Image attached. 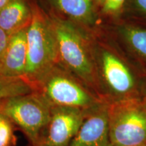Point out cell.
Returning <instances> with one entry per match:
<instances>
[{
    "label": "cell",
    "mask_w": 146,
    "mask_h": 146,
    "mask_svg": "<svg viewBox=\"0 0 146 146\" xmlns=\"http://www.w3.org/2000/svg\"><path fill=\"white\" fill-rule=\"evenodd\" d=\"M0 108L31 145L35 146L50 119L52 106L34 91L3 100Z\"/></svg>",
    "instance_id": "277c9868"
},
{
    "label": "cell",
    "mask_w": 146,
    "mask_h": 146,
    "mask_svg": "<svg viewBox=\"0 0 146 146\" xmlns=\"http://www.w3.org/2000/svg\"><path fill=\"white\" fill-rule=\"evenodd\" d=\"M64 13L77 21L89 23L94 18L92 0H54Z\"/></svg>",
    "instance_id": "7c38bea8"
},
{
    "label": "cell",
    "mask_w": 146,
    "mask_h": 146,
    "mask_svg": "<svg viewBox=\"0 0 146 146\" xmlns=\"http://www.w3.org/2000/svg\"><path fill=\"white\" fill-rule=\"evenodd\" d=\"M27 61V30L21 29L10 36L0 58V75L25 78Z\"/></svg>",
    "instance_id": "9c48e42d"
},
{
    "label": "cell",
    "mask_w": 146,
    "mask_h": 146,
    "mask_svg": "<svg viewBox=\"0 0 146 146\" xmlns=\"http://www.w3.org/2000/svg\"><path fill=\"white\" fill-rule=\"evenodd\" d=\"M126 0H106L103 3V11L106 14H114L121 9Z\"/></svg>",
    "instance_id": "9a60e30c"
},
{
    "label": "cell",
    "mask_w": 146,
    "mask_h": 146,
    "mask_svg": "<svg viewBox=\"0 0 146 146\" xmlns=\"http://www.w3.org/2000/svg\"><path fill=\"white\" fill-rule=\"evenodd\" d=\"M33 91H34L33 87L26 78L0 75V102L12 97Z\"/></svg>",
    "instance_id": "4fadbf2b"
},
{
    "label": "cell",
    "mask_w": 146,
    "mask_h": 146,
    "mask_svg": "<svg viewBox=\"0 0 146 146\" xmlns=\"http://www.w3.org/2000/svg\"><path fill=\"white\" fill-rule=\"evenodd\" d=\"M28 16V8L23 0H12L0 11V27L10 34L18 30Z\"/></svg>",
    "instance_id": "8fae6325"
},
{
    "label": "cell",
    "mask_w": 146,
    "mask_h": 146,
    "mask_svg": "<svg viewBox=\"0 0 146 146\" xmlns=\"http://www.w3.org/2000/svg\"><path fill=\"white\" fill-rule=\"evenodd\" d=\"M102 99L105 103L141 99L145 75L131 59L102 50L94 56Z\"/></svg>",
    "instance_id": "6da1fadb"
},
{
    "label": "cell",
    "mask_w": 146,
    "mask_h": 146,
    "mask_svg": "<svg viewBox=\"0 0 146 146\" xmlns=\"http://www.w3.org/2000/svg\"><path fill=\"white\" fill-rule=\"evenodd\" d=\"M53 66L33 84V89L52 106L90 110L105 103L67 70Z\"/></svg>",
    "instance_id": "7a4b0ae2"
},
{
    "label": "cell",
    "mask_w": 146,
    "mask_h": 146,
    "mask_svg": "<svg viewBox=\"0 0 146 146\" xmlns=\"http://www.w3.org/2000/svg\"><path fill=\"white\" fill-rule=\"evenodd\" d=\"M68 146H113L110 137L108 104L92 109Z\"/></svg>",
    "instance_id": "ba28073f"
},
{
    "label": "cell",
    "mask_w": 146,
    "mask_h": 146,
    "mask_svg": "<svg viewBox=\"0 0 146 146\" xmlns=\"http://www.w3.org/2000/svg\"><path fill=\"white\" fill-rule=\"evenodd\" d=\"M27 61L25 78L32 85L58 63L54 32L41 16L35 14L27 30Z\"/></svg>",
    "instance_id": "8992f818"
},
{
    "label": "cell",
    "mask_w": 146,
    "mask_h": 146,
    "mask_svg": "<svg viewBox=\"0 0 146 146\" xmlns=\"http://www.w3.org/2000/svg\"><path fill=\"white\" fill-rule=\"evenodd\" d=\"M98 1H99L100 3H102V4H103V3H104V1H106V0H98Z\"/></svg>",
    "instance_id": "ffe728a7"
},
{
    "label": "cell",
    "mask_w": 146,
    "mask_h": 146,
    "mask_svg": "<svg viewBox=\"0 0 146 146\" xmlns=\"http://www.w3.org/2000/svg\"><path fill=\"white\" fill-rule=\"evenodd\" d=\"M139 146H146V145H139Z\"/></svg>",
    "instance_id": "44dd1931"
},
{
    "label": "cell",
    "mask_w": 146,
    "mask_h": 146,
    "mask_svg": "<svg viewBox=\"0 0 146 146\" xmlns=\"http://www.w3.org/2000/svg\"><path fill=\"white\" fill-rule=\"evenodd\" d=\"M91 110L52 106L50 119L35 146H68Z\"/></svg>",
    "instance_id": "52a82bcc"
},
{
    "label": "cell",
    "mask_w": 146,
    "mask_h": 146,
    "mask_svg": "<svg viewBox=\"0 0 146 146\" xmlns=\"http://www.w3.org/2000/svg\"><path fill=\"white\" fill-rule=\"evenodd\" d=\"M52 31L57 44L58 63L102 100L94 55L69 25L56 21Z\"/></svg>",
    "instance_id": "3957f363"
},
{
    "label": "cell",
    "mask_w": 146,
    "mask_h": 146,
    "mask_svg": "<svg viewBox=\"0 0 146 146\" xmlns=\"http://www.w3.org/2000/svg\"><path fill=\"white\" fill-rule=\"evenodd\" d=\"M15 126L0 108V146H16Z\"/></svg>",
    "instance_id": "5bb4252c"
},
{
    "label": "cell",
    "mask_w": 146,
    "mask_h": 146,
    "mask_svg": "<svg viewBox=\"0 0 146 146\" xmlns=\"http://www.w3.org/2000/svg\"><path fill=\"white\" fill-rule=\"evenodd\" d=\"M134 11L146 18V0H132Z\"/></svg>",
    "instance_id": "2e32d148"
},
{
    "label": "cell",
    "mask_w": 146,
    "mask_h": 146,
    "mask_svg": "<svg viewBox=\"0 0 146 146\" xmlns=\"http://www.w3.org/2000/svg\"><path fill=\"white\" fill-rule=\"evenodd\" d=\"M108 120L113 146L146 145V108L141 99L108 104Z\"/></svg>",
    "instance_id": "5b68a950"
},
{
    "label": "cell",
    "mask_w": 146,
    "mask_h": 146,
    "mask_svg": "<svg viewBox=\"0 0 146 146\" xmlns=\"http://www.w3.org/2000/svg\"><path fill=\"white\" fill-rule=\"evenodd\" d=\"M131 60L146 76V29L128 25L122 29Z\"/></svg>",
    "instance_id": "30bf717a"
},
{
    "label": "cell",
    "mask_w": 146,
    "mask_h": 146,
    "mask_svg": "<svg viewBox=\"0 0 146 146\" xmlns=\"http://www.w3.org/2000/svg\"><path fill=\"white\" fill-rule=\"evenodd\" d=\"M12 0H0V11L6 6Z\"/></svg>",
    "instance_id": "d6986e66"
},
{
    "label": "cell",
    "mask_w": 146,
    "mask_h": 146,
    "mask_svg": "<svg viewBox=\"0 0 146 146\" xmlns=\"http://www.w3.org/2000/svg\"><path fill=\"white\" fill-rule=\"evenodd\" d=\"M141 100L146 108V76L144 78L143 85L141 87Z\"/></svg>",
    "instance_id": "ac0fdd59"
},
{
    "label": "cell",
    "mask_w": 146,
    "mask_h": 146,
    "mask_svg": "<svg viewBox=\"0 0 146 146\" xmlns=\"http://www.w3.org/2000/svg\"><path fill=\"white\" fill-rule=\"evenodd\" d=\"M9 34L0 27V58L4 53L10 41Z\"/></svg>",
    "instance_id": "e0dca14e"
}]
</instances>
